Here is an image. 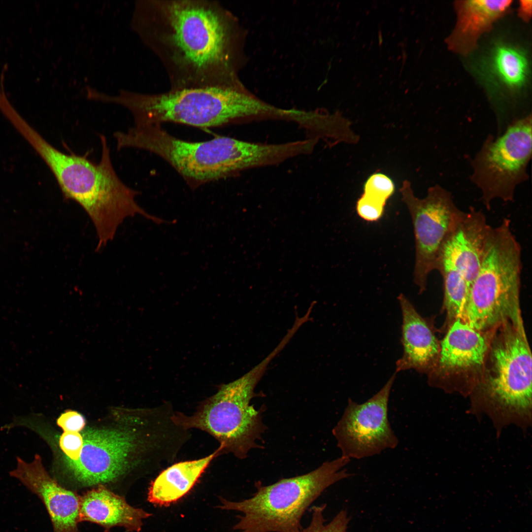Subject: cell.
Returning <instances> with one entry per match:
<instances>
[{"label":"cell","instance_id":"8fae6325","mask_svg":"<svg viewBox=\"0 0 532 532\" xmlns=\"http://www.w3.org/2000/svg\"><path fill=\"white\" fill-rule=\"evenodd\" d=\"M396 373L366 402L358 403L348 399L342 417L332 431L341 456L361 459L398 445L388 416L389 399Z\"/></svg>","mask_w":532,"mask_h":532},{"label":"cell","instance_id":"7c38bea8","mask_svg":"<svg viewBox=\"0 0 532 532\" xmlns=\"http://www.w3.org/2000/svg\"><path fill=\"white\" fill-rule=\"evenodd\" d=\"M489 339L490 331H477L457 318L439 343L437 362L428 374L429 383L477 386L483 373Z\"/></svg>","mask_w":532,"mask_h":532},{"label":"cell","instance_id":"5b68a950","mask_svg":"<svg viewBox=\"0 0 532 532\" xmlns=\"http://www.w3.org/2000/svg\"><path fill=\"white\" fill-rule=\"evenodd\" d=\"M521 247L510 220L491 228L481 265L460 318L472 328L490 331L507 321L523 324L520 293Z\"/></svg>","mask_w":532,"mask_h":532},{"label":"cell","instance_id":"4fadbf2b","mask_svg":"<svg viewBox=\"0 0 532 532\" xmlns=\"http://www.w3.org/2000/svg\"><path fill=\"white\" fill-rule=\"evenodd\" d=\"M36 495L44 504L54 532H78L80 497L59 485L44 468L40 455L31 462L17 458L16 468L9 472Z\"/></svg>","mask_w":532,"mask_h":532},{"label":"cell","instance_id":"3957f363","mask_svg":"<svg viewBox=\"0 0 532 532\" xmlns=\"http://www.w3.org/2000/svg\"><path fill=\"white\" fill-rule=\"evenodd\" d=\"M119 143L123 148L145 150L159 156L192 188L245 169L277 164L282 156L278 144L227 136L188 141L169 133L160 125H134L121 133Z\"/></svg>","mask_w":532,"mask_h":532},{"label":"cell","instance_id":"9c48e42d","mask_svg":"<svg viewBox=\"0 0 532 532\" xmlns=\"http://www.w3.org/2000/svg\"><path fill=\"white\" fill-rule=\"evenodd\" d=\"M532 143L531 114L512 122L499 137L485 142L472 162L471 178L488 210L495 199L512 201L516 186L528 178Z\"/></svg>","mask_w":532,"mask_h":532},{"label":"cell","instance_id":"44dd1931","mask_svg":"<svg viewBox=\"0 0 532 532\" xmlns=\"http://www.w3.org/2000/svg\"><path fill=\"white\" fill-rule=\"evenodd\" d=\"M326 507V504L313 506L309 524L300 532H346L350 519L346 511L340 510L330 522L326 524L324 516Z\"/></svg>","mask_w":532,"mask_h":532},{"label":"cell","instance_id":"d6986e66","mask_svg":"<svg viewBox=\"0 0 532 532\" xmlns=\"http://www.w3.org/2000/svg\"><path fill=\"white\" fill-rule=\"evenodd\" d=\"M492 62L496 74L508 87L517 89L525 84L528 60L520 50L509 45H499L493 52Z\"/></svg>","mask_w":532,"mask_h":532},{"label":"cell","instance_id":"5bb4252c","mask_svg":"<svg viewBox=\"0 0 532 532\" xmlns=\"http://www.w3.org/2000/svg\"><path fill=\"white\" fill-rule=\"evenodd\" d=\"M491 228L484 213L471 207L443 246L439 261L448 263L459 271L469 290L481 265Z\"/></svg>","mask_w":532,"mask_h":532},{"label":"cell","instance_id":"52a82bcc","mask_svg":"<svg viewBox=\"0 0 532 532\" xmlns=\"http://www.w3.org/2000/svg\"><path fill=\"white\" fill-rule=\"evenodd\" d=\"M285 347L278 345L257 365L235 380L219 386L217 392L201 401L191 415L174 411L173 419L182 428L205 432L219 443L221 455L233 454L243 459L257 447L266 430L260 410L250 401L255 389L270 362Z\"/></svg>","mask_w":532,"mask_h":532},{"label":"cell","instance_id":"cb8c5ba5","mask_svg":"<svg viewBox=\"0 0 532 532\" xmlns=\"http://www.w3.org/2000/svg\"><path fill=\"white\" fill-rule=\"evenodd\" d=\"M59 444L66 459L76 461L82 450L83 438L79 432H64L60 437Z\"/></svg>","mask_w":532,"mask_h":532},{"label":"cell","instance_id":"9a60e30c","mask_svg":"<svg viewBox=\"0 0 532 532\" xmlns=\"http://www.w3.org/2000/svg\"><path fill=\"white\" fill-rule=\"evenodd\" d=\"M402 315V357L396 364V372L414 369L428 375L437 362L440 345L430 323L417 312L403 294L398 297Z\"/></svg>","mask_w":532,"mask_h":532},{"label":"cell","instance_id":"2e32d148","mask_svg":"<svg viewBox=\"0 0 532 532\" xmlns=\"http://www.w3.org/2000/svg\"><path fill=\"white\" fill-rule=\"evenodd\" d=\"M511 0H460L454 3L456 23L446 38L448 49L466 56L477 47L480 36L509 10Z\"/></svg>","mask_w":532,"mask_h":532},{"label":"cell","instance_id":"484cf974","mask_svg":"<svg viewBox=\"0 0 532 532\" xmlns=\"http://www.w3.org/2000/svg\"><path fill=\"white\" fill-rule=\"evenodd\" d=\"M532 0H519L518 8V16L523 21L528 22L532 17Z\"/></svg>","mask_w":532,"mask_h":532},{"label":"cell","instance_id":"30bf717a","mask_svg":"<svg viewBox=\"0 0 532 532\" xmlns=\"http://www.w3.org/2000/svg\"><path fill=\"white\" fill-rule=\"evenodd\" d=\"M400 192L413 226V281L422 294L426 289L429 274L437 270L444 243L465 212L455 205L451 194L439 185L430 188L426 197L420 199L415 196L410 182L406 180Z\"/></svg>","mask_w":532,"mask_h":532},{"label":"cell","instance_id":"e0dca14e","mask_svg":"<svg viewBox=\"0 0 532 532\" xmlns=\"http://www.w3.org/2000/svg\"><path fill=\"white\" fill-rule=\"evenodd\" d=\"M152 514L132 506L122 496L102 485L80 497V521H88L109 531L115 526L122 527L129 532H139L143 519Z\"/></svg>","mask_w":532,"mask_h":532},{"label":"cell","instance_id":"7a4b0ae2","mask_svg":"<svg viewBox=\"0 0 532 532\" xmlns=\"http://www.w3.org/2000/svg\"><path fill=\"white\" fill-rule=\"evenodd\" d=\"M11 124L40 155L54 175L64 197L77 202L96 230L98 250L112 240L124 220L136 215L160 225L163 219L149 214L136 202L138 192L127 186L113 166L106 139L100 135V160L66 153L48 142L20 116Z\"/></svg>","mask_w":532,"mask_h":532},{"label":"cell","instance_id":"277c9868","mask_svg":"<svg viewBox=\"0 0 532 532\" xmlns=\"http://www.w3.org/2000/svg\"><path fill=\"white\" fill-rule=\"evenodd\" d=\"M113 103L132 113L134 125L166 122L199 128H214L253 119H277L279 107L249 91L238 89L201 88L146 94L122 90Z\"/></svg>","mask_w":532,"mask_h":532},{"label":"cell","instance_id":"ac0fdd59","mask_svg":"<svg viewBox=\"0 0 532 532\" xmlns=\"http://www.w3.org/2000/svg\"><path fill=\"white\" fill-rule=\"evenodd\" d=\"M220 455L221 449L219 446L203 458L178 462L168 466L151 482L148 500L161 506L176 502L192 489L211 462Z\"/></svg>","mask_w":532,"mask_h":532},{"label":"cell","instance_id":"603a6c76","mask_svg":"<svg viewBox=\"0 0 532 532\" xmlns=\"http://www.w3.org/2000/svg\"><path fill=\"white\" fill-rule=\"evenodd\" d=\"M385 204L363 194L357 202L356 210L364 220L376 221L382 217Z\"/></svg>","mask_w":532,"mask_h":532},{"label":"cell","instance_id":"6da1fadb","mask_svg":"<svg viewBox=\"0 0 532 532\" xmlns=\"http://www.w3.org/2000/svg\"><path fill=\"white\" fill-rule=\"evenodd\" d=\"M132 27L163 66L171 90L241 88L247 32L220 2L141 0Z\"/></svg>","mask_w":532,"mask_h":532},{"label":"cell","instance_id":"d4e9b609","mask_svg":"<svg viewBox=\"0 0 532 532\" xmlns=\"http://www.w3.org/2000/svg\"><path fill=\"white\" fill-rule=\"evenodd\" d=\"M58 425L64 432H79L85 425L83 416L79 413L68 410L62 414L57 420Z\"/></svg>","mask_w":532,"mask_h":532},{"label":"cell","instance_id":"ba28073f","mask_svg":"<svg viewBox=\"0 0 532 532\" xmlns=\"http://www.w3.org/2000/svg\"><path fill=\"white\" fill-rule=\"evenodd\" d=\"M499 406L519 412L532 405V355L523 324L505 322L490 331L489 348L477 385Z\"/></svg>","mask_w":532,"mask_h":532},{"label":"cell","instance_id":"ffe728a7","mask_svg":"<svg viewBox=\"0 0 532 532\" xmlns=\"http://www.w3.org/2000/svg\"><path fill=\"white\" fill-rule=\"evenodd\" d=\"M437 270L443 279V305L449 328L457 318L461 317L466 304L469 288L465 277L450 264L440 261Z\"/></svg>","mask_w":532,"mask_h":532},{"label":"cell","instance_id":"8992f818","mask_svg":"<svg viewBox=\"0 0 532 532\" xmlns=\"http://www.w3.org/2000/svg\"><path fill=\"white\" fill-rule=\"evenodd\" d=\"M350 461L341 456L305 474L269 485L256 482L251 497L239 501L221 498L220 508L242 513L233 528L240 532H300L310 505L329 487L351 476L344 468Z\"/></svg>","mask_w":532,"mask_h":532},{"label":"cell","instance_id":"7402d4cb","mask_svg":"<svg viewBox=\"0 0 532 532\" xmlns=\"http://www.w3.org/2000/svg\"><path fill=\"white\" fill-rule=\"evenodd\" d=\"M395 190L392 180L387 175L377 173L371 175L364 186V194L386 204Z\"/></svg>","mask_w":532,"mask_h":532}]
</instances>
